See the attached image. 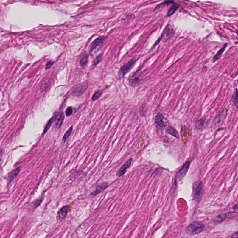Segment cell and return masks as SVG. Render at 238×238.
<instances>
[{
	"label": "cell",
	"instance_id": "obj_1",
	"mask_svg": "<svg viewBox=\"0 0 238 238\" xmlns=\"http://www.w3.org/2000/svg\"><path fill=\"white\" fill-rule=\"evenodd\" d=\"M193 197L195 201H200L203 194V184L200 181L194 182L192 186Z\"/></svg>",
	"mask_w": 238,
	"mask_h": 238
},
{
	"label": "cell",
	"instance_id": "obj_2",
	"mask_svg": "<svg viewBox=\"0 0 238 238\" xmlns=\"http://www.w3.org/2000/svg\"><path fill=\"white\" fill-rule=\"evenodd\" d=\"M204 228V225L202 223L199 221H194L187 226L186 232L189 235H195L202 232Z\"/></svg>",
	"mask_w": 238,
	"mask_h": 238
},
{
	"label": "cell",
	"instance_id": "obj_3",
	"mask_svg": "<svg viewBox=\"0 0 238 238\" xmlns=\"http://www.w3.org/2000/svg\"><path fill=\"white\" fill-rule=\"evenodd\" d=\"M136 62V59H132L122 66L119 72V78L122 79L123 78H124V76L128 73L134 67Z\"/></svg>",
	"mask_w": 238,
	"mask_h": 238
},
{
	"label": "cell",
	"instance_id": "obj_4",
	"mask_svg": "<svg viewBox=\"0 0 238 238\" xmlns=\"http://www.w3.org/2000/svg\"><path fill=\"white\" fill-rule=\"evenodd\" d=\"M190 164V161H187L183 165L182 167L176 172L175 176L176 179L179 181H180L184 178L187 174V172L189 171Z\"/></svg>",
	"mask_w": 238,
	"mask_h": 238
},
{
	"label": "cell",
	"instance_id": "obj_5",
	"mask_svg": "<svg viewBox=\"0 0 238 238\" xmlns=\"http://www.w3.org/2000/svg\"><path fill=\"white\" fill-rule=\"evenodd\" d=\"M227 114H228L227 109H225L223 110L214 119V120L213 121V126H214V127H217L220 126L222 123L224 121L226 118Z\"/></svg>",
	"mask_w": 238,
	"mask_h": 238
},
{
	"label": "cell",
	"instance_id": "obj_6",
	"mask_svg": "<svg viewBox=\"0 0 238 238\" xmlns=\"http://www.w3.org/2000/svg\"><path fill=\"white\" fill-rule=\"evenodd\" d=\"M174 34L173 29L171 28L169 25H167L164 29L160 39L164 42L167 41L170 38L172 37Z\"/></svg>",
	"mask_w": 238,
	"mask_h": 238
},
{
	"label": "cell",
	"instance_id": "obj_7",
	"mask_svg": "<svg viewBox=\"0 0 238 238\" xmlns=\"http://www.w3.org/2000/svg\"><path fill=\"white\" fill-rule=\"evenodd\" d=\"M104 39H105V37L104 36H101V37H99L94 40L90 44V47L89 48V52H92V51L97 49V48L102 46L103 43V41H104Z\"/></svg>",
	"mask_w": 238,
	"mask_h": 238
},
{
	"label": "cell",
	"instance_id": "obj_8",
	"mask_svg": "<svg viewBox=\"0 0 238 238\" xmlns=\"http://www.w3.org/2000/svg\"><path fill=\"white\" fill-rule=\"evenodd\" d=\"M132 161L133 159L132 158H130L122 166L120 170L117 172L116 175L118 177H121V176L123 175L126 173L127 169L131 166Z\"/></svg>",
	"mask_w": 238,
	"mask_h": 238
},
{
	"label": "cell",
	"instance_id": "obj_9",
	"mask_svg": "<svg viewBox=\"0 0 238 238\" xmlns=\"http://www.w3.org/2000/svg\"><path fill=\"white\" fill-rule=\"evenodd\" d=\"M155 124L156 127L159 129H163L165 127V123L163 121V116L161 113H158L155 119Z\"/></svg>",
	"mask_w": 238,
	"mask_h": 238
},
{
	"label": "cell",
	"instance_id": "obj_10",
	"mask_svg": "<svg viewBox=\"0 0 238 238\" xmlns=\"http://www.w3.org/2000/svg\"><path fill=\"white\" fill-rule=\"evenodd\" d=\"M69 209V206H65L63 208H61L57 213V220L61 221L64 219L68 214Z\"/></svg>",
	"mask_w": 238,
	"mask_h": 238
},
{
	"label": "cell",
	"instance_id": "obj_11",
	"mask_svg": "<svg viewBox=\"0 0 238 238\" xmlns=\"http://www.w3.org/2000/svg\"><path fill=\"white\" fill-rule=\"evenodd\" d=\"M87 85L84 84H83L80 86L76 87L72 91V94L74 96H80L83 94L84 91L87 88Z\"/></svg>",
	"mask_w": 238,
	"mask_h": 238
},
{
	"label": "cell",
	"instance_id": "obj_12",
	"mask_svg": "<svg viewBox=\"0 0 238 238\" xmlns=\"http://www.w3.org/2000/svg\"><path fill=\"white\" fill-rule=\"evenodd\" d=\"M64 119V116L63 113H60L58 114H57V118L55 121V124L54 126V128L55 130H58L60 128L61 125L63 124Z\"/></svg>",
	"mask_w": 238,
	"mask_h": 238
},
{
	"label": "cell",
	"instance_id": "obj_13",
	"mask_svg": "<svg viewBox=\"0 0 238 238\" xmlns=\"http://www.w3.org/2000/svg\"><path fill=\"white\" fill-rule=\"evenodd\" d=\"M108 186V183H106V182L102 183L101 185L97 186L96 187L95 190L90 194V196L94 197L95 196L97 195L98 194L101 193V192L105 190Z\"/></svg>",
	"mask_w": 238,
	"mask_h": 238
},
{
	"label": "cell",
	"instance_id": "obj_14",
	"mask_svg": "<svg viewBox=\"0 0 238 238\" xmlns=\"http://www.w3.org/2000/svg\"><path fill=\"white\" fill-rule=\"evenodd\" d=\"M237 215V213L235 212L233 213H229L228 214H224L220 215H219L216 217L215 220L216 222H220L223 220H224V219H228V218H231L233 217H235Z\"/></svg>",
	"mask_w": 238,
	"mask_h": 238
},
{
	"label": "cell",
	"instance_id": "obj_15",
	"mask_svg": "<svg viewBox=\"0 0 238 238\" xmlns=\"http://www.w3.org/2000/svg\"><path fill=\"white\" fill-rule=\"evenodd\" d=\"M20 171V167H19L13 170L9 173L8 175V181L9 183L12 182V181L17 176Z\"/></svg>",
	"mask_w": 238,
	"mask_h": 238
},
{
	"label": "cell",
	"instance_id": "obj_16",
	"mask_svg": "<svg viewBox=\"0 0 238 238\" xmlns=\"http://www.w3.org/2000/svg\"><path fill=\"white\" fill-rule=\"evenodd\" d=\"M57 114H55V116H54L53 117L51 118L49 120L48 122L47 123V125L45 127L44 129L43 132V135L45 134L47 132L48 130L49 129L50 127H51V125H52L53 123L54 122L56 121V118H57Z\"/></svg>",
	"mask_w": 238,
	"mask_h": 238
},
{
	"label": "cell",
	"instance_id": "obj_17",
	"mask_svg": "<svg viewBox=\"0 0 238 238\" xmlns=\"http://www.w3.org/2000/svg\"><path fill=\"white\" fill-rule=\"evenodd\" d=\"M180 5L176 3H174L172 5L171 7L169 10H168L167 14V17H170L172 15H174L176 11L179 9Z\"/></svg>",
	"mask_w": 238,
	"mask_h": 238
},
{
	"label": "cell",
	"instance_id": "obj_18",
	"mask_svg": "<svg viewBox=\"0 0 238 238\" xmlns=\"http://www.w3.org/2000/svg\"><path fill=\"white\" fill-rule=\"evenodd\" d=\"M129 84L132 87H135L139 85L140 83V79L136 76H132L129 79Z\"/></svg>",
	"mask_w": 238,
	"mask_h": 238
},
{
	"label": "cell",
	"instance_id": "obj_19",
	"mask_svg": "<svg viewBox=\"0 0 238 238\" xmlns=\"http://www.w3.org/2000/svg\"><path fill=\"white\" fill-rule=\"evenodd\" d=\"M206 125V121L204 119H200L196 122L195 127L198 130H201L205 127Z\"/></svg>",
	"mask_w": 238,
	"mask_h": 238
},
{
	"label": "cell",
	"instance_id": "obj_20",
	"mask_svg": "<svg viewBox=\"0 0 238 238\" xmlns=\"http://www.w3.org/2000/svg\"><path fill=\"white\" fill-rule=\"evenodd\" d=\"M166 131L167 133L170 134L172 136L175 137L176 138H179V134H178L177 131L175 129L171 127H168L166 129Z\"/></svg>",
	"mask_w": 238,
	"mask_h": 238
},
{
	"label": "cell",
	"instance_id": "obj_21",
	"mask_svg": "<svg viewBox=\"0 0 238 238\" xmlns=\"http://www.w3.org/2000/svg\"><path fill=\"white\" fill-rule=\"evenodd\" d=\"M226 47V44H225L224 46L223 47H222L220 50H219L218 52H217V54H216L215 56H214V58H213V61H215L216 60H218L220 58V56L221 55H222V54L223 53L224 51H225V48Z\"/></svg>",
	"mask_w": 238,
	"mask_h": 238
},
{
	"label": "cell",
	"instance_id": "obj_22",
	"mask_svg": "<svg viewBox=\"0 0 238 238\" xmlns=\"http://www.w3.org/2000/svg\"><path fill=\"white\" fill-rule=\"evenodd\" d=\"M232 100L234 105L238 108V90L236 89L232 96Z\"/></svg>",
	"mask_w": 238,
	"mask_h": 238
},
{
	"label": "cell",
	"instance_id": "obj_23",
	"mask_svg": "<svg viewBox=\"0 0 238 238\" xmlns=\"http://www.w3.org/2000/svg\"><path fill=\"white\" fill-rule=\"evenodd\" d=\"M88 56L86 55H84L80 60V66L82 67H85L88 63Z\"/></svg>",
	"mask_w": 238,
	"mask_h": 238
},
{
	"label": "cell",
	"instance_id": "obj_24",
	"mask_svg": "<svg viewBox=\"0 0 238 238\" xmlns=\"http://www.w3.org/2000/svg\"><path fill=\"white\" fill-rule=\"evenodd\" d=\"M73 127H71L70 128L68 129V131L65 133L63 137V142L66 141V140H67L68 138L69 137L71 133H72V131H73Z\"/></svg>",
	"mask_w": 238,
	"mask_h": 238
},
{
	"label": "cell",
	"instance_id": "obj_25",
	"mask_svg": "<svg viewBox=\"0 0 238 238\" xmlns=\"http://www.w3.org/2000/svg\"><path fill=\"white\" fill-rule=\"evenodd\" d=\"M102 91H98L95 92L92 97V101H95L97 100L100 97L102 94Z\"/></svg>",
	"mask_w": 238,
	"mask_h": 238
},
{
	"label": "cell",
	"instance_id": "obj_26",
	"mask_svg": "<svg viewBox=\"0 0 238 238\" xmlns=\"http://www.w3.org/2000/svg\"><path fill=\"white\" fill-rule=\"evenodd\" d=\"M102 60V55H99L97 56V58H95L94 62V66H97V65Z\"/></svg>",
	"mask_w": 238,
	"mask_h": 238
},
{
	"label": "cell",
	"instance_id": "obj_27",
	"mask_svg": "<svg viewBox=\"0 0 238 238\" xmlns=\"http://www.w3.org/2000/svg\"><path fill=\"white\" fill-rule=\"evenodd\" d=\"M43 201V198H39V199H37L34 202V206H35V208H37L39 206L41 203H42Z\"/></svg>",
	"mask_w": 238,
	"mask_h": 238
},
{
	"label": "cell",
	"instance_id": "obj_28",
	"mask_svg": "<svg viewBox=\"0 0 238 238\" xmlns=\"http://www.w3.org/2000/svg\"><path fill=\"white\" fill-rule=\"evenodd\" d=\"M72 113H73V109H72V107H68V108L66 109V111H65L66 116H71Z\"/></svg>",
	"mask_w": 238,
	"mask_h": 238
},
{
	"label": "cell",
	"instance_id": "obj_29",
	"mask_svg": "<svg viewBox=\"0 0 238 238\" xmlns=\"http://www.w3.org/2000/svg\"><path fill=\"white\" fill-rule=\"evenodd\" d=\"M54 63V62L52 61H49L47 63L46 65V69H50L52 67V65Z\"/></svg>",
	"mask_w": 238,
	"mask_h": 238
},
{
	"label": "cell",
	"instance_id": "obj_30",
	"mask_svg": "<svg viewBox=\"0 0 238 238\" xmlns=\"http://www.w3.org/2000/svg\"><path fill=\"white\" fill-rule=\"evenodd\" d=\"M47 85L46 83H43V85H41V92H43V91H44L45 90L46 88H47Z\"/></svg>",
	"mask_w": 238,
	"mask_h": 238
},
{
	"label": "cell",
	"instance_id": "obj_31",
	"mask_svg": "<svg viewBox=\"0 0 238 238\" xmlns=\"http://www.w3.org/2000/svg\"><path fill=\"white\" fill-rule=\"evenodd\" d=\"M232 238H238V232H235L233 234L232 236Z\"/></svg>",
	"mask_w": 238,
	"mask_h": 238
},
{
	"label": "cell",
	"instance_id": "obj_32",
	"mask_svg": "<svg viewBox=\"0 0 238 238\" xmlns=\"http://www.w3.org/2000/svg\"><path fill=\"white\" fill-rule=\"evenodd\" d=\"M233 208H234V209H238V204L235 205V206H234Z\"/></svg>",
	"mask_w": 238,
	"mask_h": 238
},
{
	"label": "cell",
	"instance_id": "obj_33",
	"mask_svg": "<svg viewBox=\"0 0 238 238\" xmlns=\"http://www.w3.org/2000/svg\"><path fill=\"white\" fill-rule=\"evenodd\" d=\"M237 34L238 35V32H237Z\"/></svg>",
	"mask_w": 238,
	"mask_h": 238
}]
</instances>
